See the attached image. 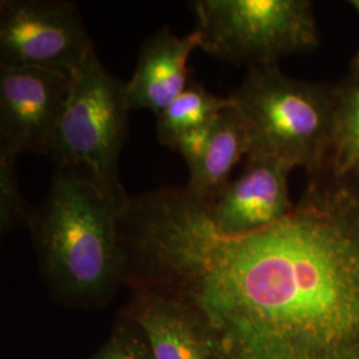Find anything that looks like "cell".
<instances>
[{"mask_svg": "<svg viewBox=\"0 0 359 359\" xmlns=\"http://www.w3.org/2000/svg\"><path fill=\"white\" fill-rule=\"evenodd\" d=\"M213 123H215V120L203 128L196 129V130H192V132L181 136L179 140L173 144L172 149L177 151L182 156V158L185 160L189 169L200 161V158L205 152L206 147H208L210 136H212Z\"/></svg>", "mask_w": 359, "mask_h": 359, "instance_id": "2e32d148", "label": "cell"}, {"mask_svg": "<svg viewBox=\"0 0 359 359\" xmlns=\"http://www.w3.org/2000/svg\"><path fill=\"white\" fill-rule=\"evenodd\" d=\"M233 105L231 96H216L203 84L191 81L173 103L156 116L157 139L163 145L172 148L181 136L210 124Z\"/></svg>", "mask_w": 359, "mask_h": 359, "instance_id": "7c38bea8", "label": "cell"}, {"mask_svg": "<svg viewBox=\"0 0 359 359\" xmlns=\"http://www.w3.org/2000/svg\"><path fill=\"white\" fill-rule=\"evenodd\" d=\"M249 151V132L243 116L233 105L215 120L205 152L189 169L185 188L198 201L212 205L231 182L233 169Z\"/></svg>", "mask_w": 359, "mask_h": 359, "instance_id": "8fae6325", "label": "cell"}, {"mask_svg": "<svg viewBox=\"0 0 359 359\" xmlns=\"http://www.w3.org/2000/svg\"><path fill=\"white\" fill-rule=\"evenodd\" d=\"M129 112L126 83L112 76L96 51H90L69 74L53 140V160L109 191L126 193L118 179V160L127 140Z\"/></svg>", "mask_w": 359, "mask_h": 359, "instance_id": "277c9868", "label": "cell"}, {"mask_svg": "<svg viewBox=\"0 0 359 359\" xmlns=\"http://www.w3.org/2000/svg\"><path fill=\"white\" fill-rule=\"evenodd\" d=\"M93 50L74 1H0V68L28 67L71 74Z\"/></svg>", "mask_w": 359, "mask_h": 359, "instance_id": "8992f818", "label": "cell"}, {"mask_svg": "<svg viewBox=\"0 0 359 359\" xmlns=\"http://www.w3.org/2000/svg\"><path fill=\"white\" fill-rule=\"evenodd\" d=\"M90 359H154L145 337L121 330Z\"/></svg>", "mask_w": 359, "mask_h": 359, "instance_id": "9a60e30c", "label": "cell"}, {"mask_svg": "<svg viewBox=\"0 0 359 359\" xmlns=\"http://www.w3.org/2000/svg\"><path fill=\"white\" fill-rule=\"evenodd\" d=\"M132 318L142 329L154 359H212L204 334L179 301L139 290Z\"/></svg>", "mask_w": 359, "mask_h": 359, "instance_id": "30bf717a", "label": "cell"}, {"mask_svg": "<svg viewBox=\"0 0 359 359\" xmlns=\"http://www.w3.org/2000/svg\"><path fill=\"white\" fill-rule=\"evenodd\" d=\"M293 168L266 156H246L237 179L219 193L208 215L216 231L238 236L266 228L289 216L294 206L289 196V173Z\"/></svg>", "mask_w": 359, "mask_h": 359, "instance_id": "ba28073f", "label": "cell"}, {"mask_svg": "<svg viewBox=\"0 0 359 359\" xmlns=\"http://www.w3.org/2000/svg\"><path fill=\"white\" fill-rule=\"evenodd\" d=\"M15 154L0 148V229L3 233L29 225L35 206L22 192Z\"/></svg>", "mask_w": 359, "mask_h": 359, "instance_id": "5bb4252c", "label": "cell"}, {"mask_svg": "<svg viewBox=\"0 0 359 359\" xmlns=\"http://www.w3.org/2000/svg\"><path fill=\"white\" fill-rule=\"evenodd\" d=\"M127 197L74 168L57 165L28 225L44 273L57 293L96 299L123 277L118 221Z\"/></svg>", "mask_w": 359, "mask_h": 359, "instance_id": "7a4b0ae2", "label": "cell"}, {"mask_svg": "<svg viewBox=\"0 0 359 359\" xmlns=\"http://www.w3.org/2000/svg\"><path fill=\"white\" fill-rule=\"evenodd\" d=\"M201 48V34L194 28L185 36L164 26L144 41L130 80L126 83L129 111L148 109L157 116L191 84L188 62Z\"/></svg>", "mask_w": 359, "mask_h": 359, "instance_id": "9c48e42d", "label": "cell"}, {"mask_svg": "<svg viewBox=\"0 0 359 359\" xmlns=\"http://www.w3.org/2000/svg\"><path fill=\"white\" fill-rule=\"evenodd\" d=\"M69 74L0 68V148L18 156H51Z\"/></svg>", "mask_w": 359, "mask_h": 359, "instance_id": "52a82bcc", "label": "cell"}, {"mask_svg": "<svg viewBox=\"0 0 359 359\" xmlns=\"http://www.w3.org/2000/svg\"><path fill=\"white\" fill-rule=\"evenodd\" d=\"M132 280L179 301L212 359H359V187L311 177L293 212L225 236L185 187L148 193L128 229Z\"/></svg>", "mask_w": 359, "mask_h": 359, "instance_id": "6da1fadb", "label": "cell"}, {"mask_svg": "<svg viewBox=\"0 0 359 359\" xmlns=\"http://www.w3.org/2000/svg\"><path fill=\"white\" fill-rule=\"evenodd\" d=\"M192 10L200 50L231 65H277L320 43L309 0H197Z\"/></svg>", "mask_w": 359, "mask_h": 359, "instance_id": "5b68a950", "label": "cell"}, {"mask_svg": "<svg viewBox=\"0 0 359 359\" xmlns=\"http://www.w3.org/2000/svg\"><path fill=\"white\" fill-rule=\"evenodd\" d=\"M350 4L355 8V11L359 13V0H353V1H350Z\"/></svg>", "mask_w": 359, "mask_h": 359, "instance_id": "ac0fdd59", "label": "cell"}, {"mask_svg": "<svg viewBox=\"0 0 359 359\" xmlns=\"http://www.w3.org/2000/svg\"><path fill=\"white\" fill-rule=\"evenodd\" d=\"M354 80L359 83V50L355 59H354Z\"/></svg>", "mask_w": 359, "mask_h": 359, "instance_id": "e0dca14e", "label": "cell"}, {"mask_svg": "<svg viewBox=\"0 0 359 359\" xmlns=\"http://www.w3.org/2000/svg\"><path fill=\"white\" fill-rule=\"evenodd\" d=\"M231 99L249 132L248 156L305 168L310 177L325 173L333 142L334 90L268 65L249 68Z\"/></svg>", "mask_w": 359, "mask_h": 359, "instance_id": "3957f363", "label": "cell"}, {"mask_svg": "<svg viewBox=\"0 0 359 359\" xmlns=\"http://www.w3.org/2000/svg\"><path fill=\"white\" fill-rule=\"evenodd\" d=\"M329 169L334 179L359 187V83L334 88V127Z\"/></svg>", "mask_w": 359, "mask_h": 359, "instance_id": "4fadbf2b", "label": "cell"}]
</instances>
